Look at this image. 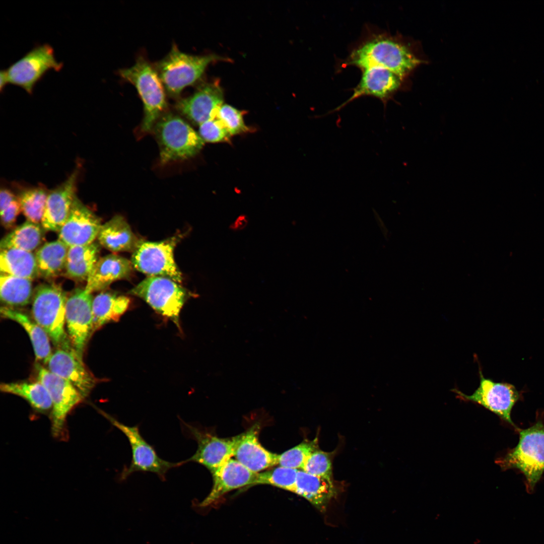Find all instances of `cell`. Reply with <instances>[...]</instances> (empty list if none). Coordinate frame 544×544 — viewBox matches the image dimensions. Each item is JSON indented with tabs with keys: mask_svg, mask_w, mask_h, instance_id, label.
<instances>
[{
	"mask_svg": "<svg viewBox=\"0 0 544 544\" xmlns=\"http://www.w3.org/2000/svg\"><path fill=\"white\" fill-rule=\"evenodd\" d=\"M297 472L298 469L280 466L258 473L254 485H269L295 493Z\"/></svg>",
	"mask_w": 544,
	"mask_h": 544,
	"instance_id": "cell-34",
	"label": "cell"
},
{
	"mask_svg": "<svg viewBox=\"0 0 544 544\" xmlns=\"http://www.w3.org/2000/svg\"><path fill=\"white\" fill-rule=\"evenodd\" d=\"M199 134L204 142L210 143L230 141L231 135L217 118L208 120L199 125Z\"/></svg>",
	"mask_w": 544,
	"mask_h": 544,
	"instance_id": "cell-38",
	"label": "cell"
},
{
	"mask_svg": "<svg viewBox=\"0 0 544 544\" xmlns=\"http://www.w3.org/2000/svg\"><path fill=\"white\" fill-rule=\"evenodd\" d=\"M362 76L352 96L330 112L339 111L348 103L362 96H372L380 99L384 104L400 87L403 78L393 72L380 66L362 70Z\"/></svg>",
	"mask_w": 544,
	"mask_h": 544,
	"instance_id": "cell-19",
	"label": "cell"
},
{
	"mask_svg": "<svg viewBox=\"0 0 544 544\" xmlns=\"http://www.w3.org/2000/svg\"><path fill=\"white\" fill-rule=\"evenodd\" d=\"M97 239L101 246L113 252H133L142 242L120 215L102 225Z\"/></svg>",
	"mask_w": 544,
	"mask_h": 544,
	"instance_id": "cell-23",
	"label": "cell"
},
{
	"mask_svg": "<svg viewBox=\"0 0 544 544\" xmlns=\"http://www.w3.org/2000/svg\"><path fill=\"white\" fill-rule=\"evenodd\" d=\"M48 191L44 186L25 188L17 196L27 221L41 224Z\"/></svg>",
	"mask_w": 544,
	"mask_h": 544,
	"instance_id": "cell-33",
	"label": "cell"
},
{
	"mask_svg": "<svg viewBox=\"0 0 544 544\" xmlns=\"http://www.w3.org/2000/svg\"><path fill=\"white\" fill-rule=\"evenodd\" d=\"M79 169L48 192L41 225L45 231L58 232L67 220L76 197Z\"/></svg>",
	"mask_w": 544,
	"mask_h": 544,
	"instance_id": "cell-17",
	"label": "cell"
},
{
	"mask_svg": "<svg viewBox=\"0 0 544 544\" xmlns=\"http://www.w3.org/2000/svg\"><path fill=\"white\" fill-rule=\"evenodd\" d=\"M33 292L31 280L1 274V300L6 306L27 305L32 298Z\"/></svg>",
	"mask_w": 544,
	"mask_h": 544,
	"instance_id": "cell-32",
	"label": "cell"
},
{
	"mask_svg": "<svg viewBox=\"0 0 544 544\" xmlns=\"http://www.w3.org/2000/svg\"><path fill=\"white\" fill-rule=\"evenodd\" d=\"M37 381L47 390L52 402L51 432L53 437L65 439L66 420L70 412L84 398L71 383L39 364L35 366Z\"/></svg>",
	"mask_w": 544,
	"mask_h": 544,
	"instance_id": "cell-9",
	"label": "cell"
},
{
	"mask_svg": "<svg viewBox=\"0 0 544 544\" xmlns=\"http://www.w3.org/2000/svg\"><path fill=\"white\" fill-rule=\"evenodd\" d=\"M1 274L32 280L38 277L35 254L15 248L1 249Z\"/></svg>",
	"mask_w": 544,
	"mask_h": 544,
	"instance_id": "cell-29",
	"label": "cell"
},
{
	"mask_svg": "<svg viewBox=\"0 0 544 544\" xmlns=\"http://www.w3.org/2000/svg\"><path fill=\"white\" fill-rule=\"evenodd\" d=\"M302 470L314 475L331 479L332 467L330 455L316 449L309 455Z\"/></svg>",
	"mask_w": 544,
	"mask_h": 544,
	"instance_id": "cell-37",
	"label": "cell"
},
{
	"mask_svg": "<svg viewBox=\"0 0 544 544\" xmlns=\"http://www.w3.org/2000/svg\"><path fill=\"white\" fill-rule=\"evenodd\" d=\"M41 224L27 221L14 228L1 241V249L15 248L32 252L39 248L43 238Z\"/></svg>",
	"mask_w": 544,
	"mask_h": 544,
	"instance_id": "cell-31",
	"label": "cell"
},
{
	"mask_svg": "<svg viewBox=\"0 0 544 544\" xmlns=\"http://www.w3.org/2000/svg\"><path fill=\"white\" fill-rule=\"evenodd\" d=\"M92 294L77 288L67 296L65 325L70 343L82 358L87 344L93 333Z\"/></svg>",
	"mask_w": 544,
	"mask_h": 544,
	"instance_id": "cell-12",
	"label": "cell"
},
{
	"mask_svg": "<svg viewBox=\"0 0 544 544\" xmlns=\"http://www.w3.org/2000/svg\"><path fill=\"white\" fill-rule=\"evenodd\" d=\"M178 239L176 236L160 242L142 241L131 258L133 268L148 277H164L180 283L181 273L174 258Z\"/></svg>",
	"mask_w": 544,
	"mask_h": 544,
	"instance_id": "cell-10",
	"label": "cell"
},
{
	"mask_svg": "<svg viewBox=\"0 0 544 544\" xmlns=\"http://www.w3.org/2000/svg\"><path fill=\"white\" fill-rule=\"evenodd\" d=\"M128 293L146 301L155 311L174 322L180 330V311L189 294L177 282L164 277H148Z\"/></svg>",
	"mask_w": 544,
	"mask_h": 544,
	"instance_id": "cell-8",
	"label": "cell"
},
{
	"mask_svg": "<svg viewBox=\"0 0 544 544\" xmlns=\"http://www.w3.org/2000/svg\"><path fill=\"white\" fill-rule=\"evenodd\" d=\"M100 245L94 242L86 245L69 247L64 276L77 282L87 281L99 259Z\"/></svg>",
	"mask_w": 544,
	"mask_h": 544,
	"instance_id": "cell-26",
	"label": "cell"
},
{
	"mask_svg": "<svg viewBox=\"0 0 544 544\" xmlns=\"http://www.w3.org/2000/svg\"><path fill=\"white\" fill-rule=\"evenodd\" d=\"M119 74L135 87L143 102L142 131H151L167 105L165 87L157 72L144 58L140 57L132 66L120 70Z\"/></svg>",
	"mask_w": 544,
	"mask_h": 544,
	"instance_id": "cell-4",
	"label": "cell"
},
{
	"mask_svg": "<svg viewBox=\"0 0 544 544\" xmlns=\"http://www.w3.org/2000/svg\"><path fill=\"white\" fill-rule=\"evenodd\" d=\"M68 249L59 239L45 243L38 248L35 255L39 277L50 279L64 272Z\"/></svg>",
	"mask_w": 544,
	"mask_h": 544,
	"instance_id": "cell-28",
	"label": "cell"
},
{
	"mask_svg": "<svg viewBox=\"0 0 544 544\" xmlns=\"http://www.w3.org/2000/svg\"><path fill=\"white\" fill-rule=\"evenodd\" d=\"M21 211L18 197L3 209L0 210L1 223L7 229H14L17 218Z\"/></svg>",
	"mask_w": 544,
	"mask_h": 544,
	"instance_id": "cell-39",
	"label": "cell"
},
{
	"mask_svg": "<svg viewBox=\"0 0 544 544\" xmlns=\"http://www.w3.org/2000/svg\"><path fill=\"white\" fill-rule=\"evenodd\" d=\"M452 391L459 399L484 406L517 429L512 421L511 413L520 393L512 384L494 382L485 378L480 371V385L472 394L466 395L456 388Z\"/></svg>",
	"mask_w": 544,
	"mask_h": 544,
	"instance_id": "cell-13",
	"label": "cell"
},
{
	"mask_svg": "<svg viewBox=\"0 0 544 544\" xmlns=\"http://www.w3.org/2000/svg\"><path fill=\"white\" fill-rule=\"evenodd\" d=\"M421 62L411 48L402 41L390 36H378L354 49L347 64L362 70L380 66L403 78Z\"/></svg>",
	"mask_w": 544,
	"mask_h": 544,
	"instance_id": "cell-1",
	"label": "cell"
},
{
	"mask_svg": "<svg viewBox=\"0 0 544 544\" xmlns=\"http://www.w3.org/2000/svg\"><path fill=\"white\" fill-rule=\"evenodd\" d=\"M0 73V90L2 92L4 88L9 83V81L6 70H2Z\"/></svg>",
	"mask_w": 544,
	"mask_h": 544,
	"instance_id": "cell-41",
	"label": "cell"
},
{
	"mask_svg": "<svg viewBox=\"0 0 544 544\" xmlns=\"http://www.w3.org/2000/svg\"><path fill=\"white\" fill-rule=\"evenodd\" d=\"M100 414L126 437L131 447L132 458L130 464L123 467L120 480H125L135 472H150L156 474L160 480H166L167 472L173 468L185 464V460L171 462L160 458L154 447L150 445L140 433L139 425H126L105 412L99 410Z\"/></svg>",
	"mask_w": 544,
	"mask_h": 544,
	"instance_id": "cell-7",
	"label": "cell"
},
{
	"mask_svg": "<svg viewBox=\"0 0 544 544\" xmlns=\"http://www.w3.org/2000/svg\"><path fill=\"white\" fill-rule=\"evenodd\" d=\"M66 299L61 287L54 283L37 286L32 297L33 319L45 331L57 349L73 348L64 328Z\"/></svg>",
	"mask_w": 544,
	"mask_h": 544,
	"instance_id": "cell-3",
	"label": "cell"
},
{
	"mask_svg": "<svg viewBox=\"0 0 544 544\" xmlns=\"http://www.w3.org/2000/svg\"><path fill=\"white\" fill-rule=\"evenodd\" d=\"M244 113L235 107L223 104L218 110L216 118L232 135L250 131L244 123Z\"/></svg>",
	"mask_w": 544,
	"mask_h": 544,
	"instance_id": "cell-36",
	"label": "cell"
},
{
	"mask_svg": "<svg viewBox=\"0 0 544 544\" xmlns=\"http://www.w3.org/2000/svg\"><path fill=\"white\" fill-rule=\"evenodd\" d=\"M63 64L57 61L48 44L37 45L6 70L9 83L31 94L35 85L49 70L58 72Z\"/></svg>",
	"mask_w": 544,
	"mask_h": 544,
	"instance_id": "cell-11",
	"label": "cell"
},
{
	"mask_svg": "<svg viewBox=\"0 0 544 544\" xmlns=\"http://www.w3.org/2000/svg\"><path fill=\"white\" fill-rule=\"evenodd\" d=\"M162 163L194 157L204 146V141L188 123L172 114L164 115L154 126Z\"/></svg>",
	"mask_w": 544,
	"mask_h": 544,
	"instance_id": "cell-5",
	"label": "cell"
},
{
	"mask_svg": "<svg viewBox=\"0 0 544 544\" xmlns=\"http://www.w3.org/2000/svg\"><path fill=\"white\" fill-rule=\"evenodd\" d=\"M52 373L71 383L84 398L87 396L97 383V379L88 369L75 350L57 349L47 363Z\"/></svg>",
	"mask_w": 544,
	"mask_h": 544,
	"instance_id": "cell-16",
	"label": "cell"
},
{
	"mask_svg": "<svg viewBox=\"0 0 544 544\" xmlns=\"http://www.w3.org/2000/svg\"><path fill=\"white\" fill-rule=\"evenodd\" d=\"M182 431L186 436L197 442L195 453L185 460L206 467L212 473L231 458L234 454V441L231 438H221L210 431L181 420Z\"/></svg>",
	"mask_w": 544,
	"mask_h": 544,
	"instance_id": "cell-14",
	"label": "cell"
},
{
	"mask_svg": "<svg viewBox=\"0 0 544 544\" xmlns=\"http://www.w3.org/2000/svg\"><path fill=\"white\" fill-rule=\"evenodd\" d=\"M130 302L128 297L109 291H102L93 297V333L109 322L118 321Z\"/></svg>",
	"mask_w": 544,
	"mask_h": 544,
	"instance_id": "cell-27",
	"label": "cell"
},
{
	"mask_svg": "<svg viewBox=\"0 0 544 544\" xmlns=\"http://www.w3.org/2000/svg\"><path fill=\"white\" fill-rule=\"evenodd\" d=\"M260 426L256 424L246 431L233 437V456L253 472H258L278 464V456L264 448L258 440Z\"/></svg>",
	"mask_w": 544,
	"mask_h": 544,
	"instance_id": "cell-20",
	"label": "cell"
},
{
	"mask_svg": "<svg viewBox=\"0 0 544 544\" xmlns=\"http://www.w3.org/2000/svg\"><path fill=\"white\" fill-rule=\"evenodd\" d=\"M295 493L305 498L320 511L325 512L336 491L331 479L298 470Z\"/></svg>",
	"mask_w": 544,
	"mask_h": 544,
	"instance_id": "cell-24",
	"label": "cell"
},
{
	"mask_svg": "<svg viewBox=\"0 0 544 544\" xmlns=\"http://www.w3.org/2000/svg\"><path fill=\"white\" fill-rule=\"evenodd\" d=\"M223 98L222 88L214 82L205 84L192 95L180 100L176 107L183 115L199 125L216 118Z\"/></svg>",
	"mask_w": 544,
	"mask_h": 544,
	"instance_id": "cell-18",
	"label": "cell"
},
{
	"mask_svg": "<svg viewBox=\"0 0 544 544\" xmlns=\"http://www.w3.org/2000/svg\"><path fill=\"white\" fill-rule=\"evenodd\" d=\"M1 390L22 397L40 413L52 410V402L45 387L39 381L2 383Z\"/></svg>",
	"mask_w": 544,
	"mask_h": 544,
	"instance_id": "cell-30",
	"label": "cell"
},
{
	"mask_svg": "<svg viewBox=\"0 0 544 544\" xmlns=\"http://www.w3.org/2000/svg\"><path fill=\"white\" fill-rule=\"evenodd\" d=\"M133 269L131 261L119 255L111 254L100 257L89 275L85 289L92 294L103 291L113 282L129 278Z\"/></svg>",
	"mask_w": 544,
	"mask_h": 544,
	"instance_id": "cell-22",
	"label": "cell"
},
{
	"mask_svg": "<svg viewBox=\"0 0 544 544\" xmlns=\"http://www.w3.org/2000/svg\"><path fill=\"white\" fill-rule=\"evenodd\" d=\"M248 223L245 216L239 217L230 226V228L234 230H240L244 229Z\"/></svg>",
	"mask_w": 544,
	"mask_h": 544,
	"instance_id": "cell-40",
	"label": "cell"
},
{
	"mask_svg": "<svg viewBox=\"0 0 544 544\" xmlns=\"http://www.w3.org/2000/svg\"><path fill=\"white\" fill-rule=\"evenodd\" d=\"M317 440L305 441L286 451L278 456V462L281 466L302 470L309 455L317 449Z\"/></svg>",
	"mask_w": 544,
	"mask_h": 544,
	"instance_id": "cell-35",
	"label": "cell"
},
{
	"mask_svg": "<svg viewBox=\"0 0 544 544\" xmlns=\"http://www.w3.org/2000/svg\"><path fill=\"white\" fill-rule=\"evenodd\" d=\"M1 314L3 317L13 320L23 327L31 340L36 360L47 364L52 353L50 338L45 331L33 318L14 308L2 307Z\"/></svg>",
	"mask_w": 544,
	"mask_h": 544,
	"instance_id": "cell-25",
	"label": "cell"
},
{
	"mask_svg": "<svg viewBox=\"0 0 544 544\" xmlns=\"http://www.w3.org/2000/svg\"><path fill=\"white\" fill-rule=\"evenodd\" d=\"M101 226L100 219L76 196L58 239L69 247L88 245L97 238Z\"/></svg>",
	"mask_w": 544,
	"mask_h": 544,
	"instance_id": "cell-15",
	"label": "cell"
},
{
	"mask_svg": "<svg viewBox=\"0 0 544 544\" xmlns=\"http://www.w3.org/2000/svg\"><path fill=\"white\" fill-rule=\"evenodd\" d=\"M211 473L213 487L210 494L200 503L202 507L218 502L226 494L233 490L254 486L258 474L232 458Z\"/></svg>",
	"mask_w": 544,
	"mask_h": 544,
	"instance_id": "cell-21",
	"label": "cell"
},
{
	"mask_svg": "<svg viewBox=\"0 0 544 544\" xmlns=\"http://www.w3.org/2000/svg\"><path fill=\"white\" fill-rule=\"evenodd\" d=\"M517 446L496 460L503 470L516 468L525 477L528 492H532L544 471V426L538 421L520 430Z\"/></svg>",
	"mask_w": 544,
	"mask_h": 544,
	"instance_id": "cell-2",
	"label": "cell"
},
{
	"mask_svg": "<svg viewBox=\"0 0 544 544\" xmlns=\"http://www.w3.org/2000/svg\"><path fill=\"white\" fill-rule=\"evenodd\" d=\"M221 59L215 54L193 55L180 51L173 45L168 54L156 64L165 90L177 96L186 87L198 80L208 66Z\"/></svg>",
	"mask_w": 544,
	"mask_h": 544,
	"instance_id": "cell-6",
	"label": "cell"
}]
</instances>
